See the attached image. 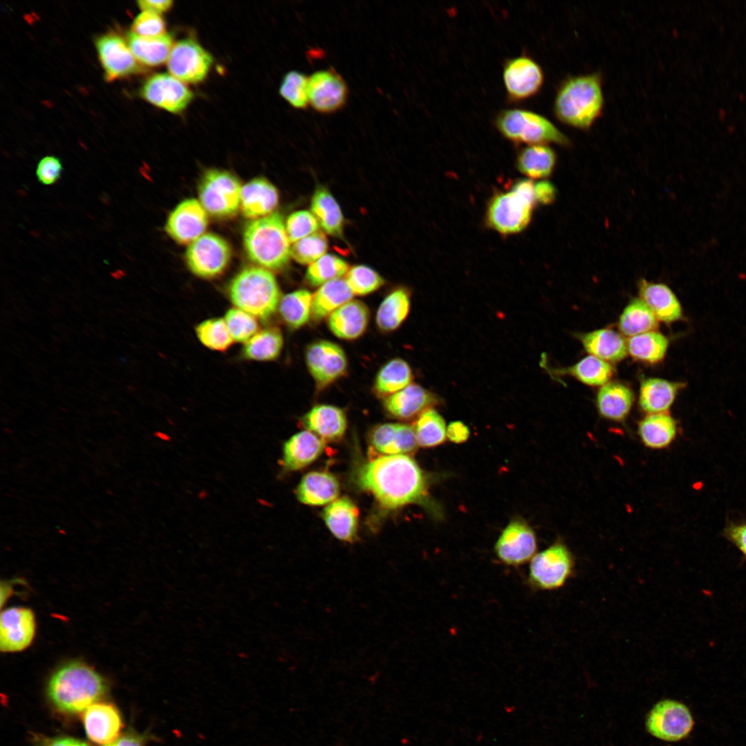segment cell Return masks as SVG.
Segmentation results:
<instances>
[{
	"mask_svg": "<svg viewBox=\"0 0 746 746\" xmlns=\"http://www.w3.org/2000/svg\"><path fill=\"white\" fill-rule=\"evenodd\" d=\"M356 481L390 509L420 501L425 490L421 468L407 455H384L364 463L356 471Z\"/></svg>",
	"mask_w": 746,
	"mask_h": 746,
	"instance_id": "1",
	"label": "cell"
},
{
	"mask_svg": "<svg viewBox=\"0 0 746 746\" xmlns=\"http://www.w3.org/2000/svg\"><path fill=\"white\" fill-rule=\"evenodd\" d=\"M604 106L601 77L589 73L568 77L560 85L554 99L553 112L562 123L587 130L601 116Z\"/></svg>",
	"mask_w": 746,
	"mask_h": 746,
	"instance_id": "2",
	"label": "cell"
},
{
	"mask_svg": "<svg viewBox=\"0 0 746 746\" xmlns=\"http://www.w3.org/2000/svg\"><path fill=\"white\" fill-rule=\"evenodd\" d=\"M107 691L104 679L93 668L79 662L62 665L51 676L47 695L59 711L77 714L102 698Z\"/></svg>",
	"mask_w": 746,
	"mask_h": 746,
	"instance_id": "3",
	"label": "cell"
},
{
	"mask_svg": "<svg viewBox=\"0 0 746 746\" xmlns=\"http://www.w3.org/2000/svg\"><path fill=\"white\" fill-rule=\"evenodd\" d=\"M537 205L535 182L517 180L506 191H497L491 196L486 209V225L503 236L520 233L530 224Z\"/></svg>",
	"mask_w": 746,
	"mask_h": 746,
	"instance_id": "4",
	"label": "cell"
},
{
	"mask_svg": "<svg viewBox=\"0 0 746 746\" xmlns=\"http://www.w3.org/2000/svg\"><path fill=\"white\" fill-rule=\"evenodd\" d=\"M243 242L249 258L261 267L279 270L289 261L290 242L283 217L278 212L249 222Z\"/></svg>",
	"mask_w": 746,
	"mask_h": 746,
	"instance_id": "5",
	"label": "cell"
},
{
	"mask_svg": "<svg viewBox=\"0 0 746 746\" xmlns=\"http://www.w3.org/2000/svg\"><path fill=\"white\" fill-rule=\"evenodd\" d=\"M229 294L236 308L262 320L274 314L280 301L274 274L256 266L246 267L234 277Z\"/></svg>",
	"mask_w": 746,
	"mask_h": 746,
	"instance_id": "6",
	"label": "cell"
},
{
	"mask_svg": "<svg viewBox=\"0 0 746 746\" xmlns=\"http://www.w3.org/2000/svg\"><path fill=\"white\" fill-rule=\"evenodd\" d=\"M495 126L506 140L517 144L570 145L568 137L544 115L523 108L499 111Z\"/></svg>",
	"mask_w": 746,
	"mask_h": 746,
	"instance_id": "7",
	"label": "cell"
},
{
	"mask_svg": "<svg viewBox=\"0 0 746 746\" xmlns=\"http://www.w3.org/2000/svg\"><path fill=\"white\" fill-rule=\"evenodd\" d=\"M575 566L571 551L557 541L532 558L526 583L533 591L556 590L574 575Z\"/></svg>",
	"mask_w": 746,
	"mask_h": 746,
	"instance_id": "8",
	"label": "cell"
},
{
	"mask_svg": "<svg viewBox=\"0 0 746 746\" xmlns=\"http://www.w3.org/2000/svg\"><path fill=\"white\" fill-rule=\"evenodd\" d=\"M242 186L231 173L213 169L207 171L198 187L200 202L213 217L227 218L236 214L240 207Z\"/></svg>",
	"mask_w": 746,
	"mask_h": 746,
	"instance_id": "9",
	"label": "cell"
},
{
	"mask_svg": "<svg viewBox=\"0 0 746 746\" xmlns=\"http://www.w3.org/2000/svg\"><path fill=\"white\" fill-rule=\"evenodd\" d=\"M646 728L653 736L664 741L677 742L692 731L695 722L689 707L672 699L657 702L648 713Z\"/></svg>",
	"mask_w": 746,
	"mask_h": 746,
	"instance_id": "10",
	"label": "cell"
},
{
	"mask_svg": "<svg viewBox=\"0 0 746 746\" xmlns=\"http://www.w3.org/2000/svg\"><path fill=\"white\" fill-rule=\"evenodd\" d=\"M231 251L227 242L220 236L204 233L191 242L185 253L189 269L195 276L204 278L216 277L228 265Z\"/></svg>",
	"mask_w": 746,
	"mask_h": 746,
	"instance_id": "11",
	"label": "cell"
},
{
	"mask_svg": "<svg viewBox=\"0 0 746 746\" xmlns=\"http://www.w3.org/2000/svg\"><path fill=\"white\" fill-rule=\"evenodd\" d=\"M502 77L508 99L513 102L533 97L540 91L544 82L540 65L526 55L508 59L504 63Z\"/></svg>",
	"mask_w": 746,
	"mask_h": 746,
	"instance_id": "12",
	"label": "cell"
},
{
	"mask_svg": "<svg viewBox=\"0 0 746 746\" xmlns=\"http://www.w3.org/2000/svg\"><path fill=\"white\" fill-rule=\"evenodd\" d=\"M213 64L211 55L196 41L187 38L174 44L167 60L170 74L185 83L203 81Z\"/></svg>",
	"mask_w": 746,
	"mask_h": 746,
	"instance_id": "13",
	"label": "cell"
},
{
	"mask_svg": "<svg viewBox=\"0 0 746 746\" xmlns=\"http://www.w3.org/2000/svg\"><path fill=\"white\" fill-rule=\"evenodd\" d=\"M537 542L533 529L524 520L511 521L497 539L494 550L504 564L518 567L535 555Z\"/></svg>",
	"mask_w": 746,
	"mask_h": 746,
	"instance_id": "14",
	"label": "cell"
},
{
	"mask_svg": "<svg viewBox=\"0 0 746 746\" xmlns=\"http://www.w3.org/2000/svg\"><path fill=\"white\" fill-rule=\"evenodd\" d=\"M305 362L320 390L341 377L347 367L343 350L338 345L325 340L316 341L307 347Z\"/></svg>",
	"mask_w": 746,
	"mask_h": 746,
	"instance_id": "15",
	"label": "cell"
},
{
	"mask_svg": "<svg viewBox=\"0 0 746 746\" xmlns=\"http://www.w3.org/2000/svg\"><path fill=\"white\" fill-rule=\"evenodd\" d=\"M149 103L172 113L183 111L193 98V92L174 76L158 73L150 77L141 89Z\"/></svg>",
	"mask_w": 746,
	"mask_h": 746,
	"instance_id": "16",
	"label": "cell"
},
{
	"mask_svg": "<svg viewBox=\"0 0 746 746\" xmlns=\"http://www.w3.org/2000/svg\"><path fill=\"white\" fill-rule=\"evenodd\" d=\"M95 44L107 82L143 71L142 65L119 35H104L96 40Z\"/></svg>",
	"mask_w": 746,
	"mask_h": 746,
	"instance_id": "17",
	"label": "cell"
},
{
	"mask_svg": "<svg viewBox=\"0 0 746 746\" xmlns=\"http://www.w3.org/2000/svg\"><path fill=\"white\" fill-rule=\"evenodd\" d=\"M347 93L345 80L332 68L317 70L309 77V103L320 113H329L341 108Z\"/></svg>",
	"mask_w": 746,
	"mask_h": 746,
	"instance_id": "18",
	"label": "cell"
},
{
	"mask_svg": "<svg viewBox=\"0 0 746 746\" xmlns=\"http://www.w3.org/2000/svg\"><path fill=\"white\" fill-rule=\"evenodd\" d=\"M207 224V212L199 201L190 198L181 202L171 212L165 231L175 242L191 244L203 235Z\"/></svg>",
	"mask_w": 746,
	"mask_h": 746,
	"instance_id": "19",
	"label": "cell"
},
{
	"mask_svg": "<svg viewBox=\"0 0 746 746\" xmlns=\"http://www.w3.org/2000/svg\"><path fill=\"white\" fill-rule=\"evenodd\" d=\"M36 629L33 612L28 608L15 606L1 614L0 647L4 652L21 651L32 643Z\"/></svg>",
	"mask_w": 746,
	"mask_h": 746,
	"instance_id": "20",
	"label": "cell"
},
{
	"mask_svg": "<svg viewBox=\"0 0 746 746\" xmlns=\"http://www.w3.org/2000/svg\"><path fill=\"white\" fill-rule=\"evenodd\" d=\"M84 726L90 740L100 745L115 740L122 727L121 716L112 705L95 702L84 711Z\"/></svg>",
	"mask_w": 746,
	"mask_h": 746,
	"instance_id": "21",
	"label": "cell"
},
{
	"mask_svg": "<svg viewBox=\"0 0 746 746\" xmlns=\"http://www.w3.org/2000/svg\"><path fill=\"white\" fill-rule=\"evenodd\" d=\"M278 200L276 187L267 179L257 178L242 187L240 209L245 217L255 220L274 213Z\"/></svg>",
	"mask_w": 746,
	"mask_h": 746,
	"instance_id": "22",
	"label": "cell"
},
{
	"mask_svg": "<svg viewBox=\"0 0 746 746\" xmlns=\"http://www.w3.org/2000/svg\"><path fill=\"white\" fill-rule=\"evenodd\" d=\"M325 442L309 430L301 431L291 437L283 445V470L295 471L309 465L323 452Z\"/></svg>",
	"mask_w": 746,
	"mask_h": 746,
	"instance_id": "23",
	"label": "cell"
},
{
	"mask_svg": "<svg viewBox=\"0 0 746 746\" xmlns=\"http://www.w3.org/2000/svg\"><path fill=\"white\" fill-rule=\"evenodd\" d=\"M370 442L384 455H405L414 451L418 446L414 428L395 423L374 427L370 433Z\"/></svg>",
	"mask_w": 746,
	"mask_h": 746,
	"instance_id": "24",
	"label": "cell"
},
{
	"mask_svg": "<svg viewBox=\"0 0 746 746\" xmlns=\"http://www.w3.org/2000/svg\"><path fill=\"white\" fill-rule=\"evenodd\" d=\"M369 318L370 312L366 305L359 300H351L328 316L327 325L338 338L353 340L365 332Z\"/></svg>",
	"mask_w": 746,
	"mask_h": 746,
	"instance_id": "25",
	"label": "cell"
},
{
	"mask_svg": "<svg viewBox=\"0 0 746 746\" xmlns=\"http://www.w3.org/2000/svg\"><path fill=\"white\" fill-rule=\"evenodd\" d=\"M303 426L325 441L340 439L347 428V417L341 408L327 404L314 406L301 419Z\"/></svg>",
	"mask_w": 746,
	"mask_h": 746,
	"instance_id": "26",
	"label": "cell"
},
{
	"mask_svg": "<svg viewBox=\"0 0 746 746\" xmlns=\"http://www.w3.org/2000/svg\"><path fill=\"white\" fill-rule=\"evenodd\" d=\"M435 403L434 396L419 385L410 383L383 400V406L392 416L408 419L418 417Z\"/></svg>",
	"mask_w": 746,
	"mask_h": 746,
	"instance_id": "27",
	"label": "cell"
},
{
	"mask_svg": "<svg viewBox=\"0 0 746 746\" xmlns=\"http://www.w3.org/2000/svg\"><path fill=\"white\" fill-rule=\"evenodd\" d=\"M322 517L337 539L353 542L357 538L358 509L347 497L337 498L323 510Z\"/></svg>",
	"mask_w": 746,
	"mask_h": 746,
	"instance_id": "28",
	"label": "cell"
},
{
	"mask_svg": "<svg viewBox=\"0 0 746 746\" xmlns=\"http://www.w3.org/2000/svg\"><path fill=\"white\" fill-rule=\"evenodd\" d=\"M638 288L640 298L650 307L658 320L670 323L682 318L681 305L668 286L642 279Z\"/></svg>",
	"mask_w": 746,
	"mask_h": 746,
	"instance_id": "29",
	"label": "cell"
},
{
	"mask_svg": "<svg viewBox=\"0 0 746 746\" xmlns=\"http://www.w3.org/2000/svg\"><path fill=\"white\" fill-rule=\"evenodd\" d=\"M339 492V483L333 475L325 471H312L301 479L296 496L303 504L321 506L336 499Z\"/></svg>",
	"mask_w": 746,
	"mask_h": 746,
	"instance_id": "30",
	"label": "cell"
},
{
	"mask_svg": "<svg viewBox=\"0 0 746 746\" xmlns=\"http://www.w3.org/2000/svg\"><path fill=\"white\" fill-rule=\"evenodd\" d=\"M557 155L547 144L526 145L517 153L515 166L518 171L530 180H544L556 165Z\"/></svg>",
	"mask_w": 746,
	"mask_h": 746,
	"instance_id": "31",
	"label": "cell"
},
{
	"mask_svg": "<svg viewBox=\"0 0 746 746\" xmlns=\"http://www.w3.org/2000/svg\"><path fill=\"white\" fill-rule=\"evenodd\" d=\"M685 383L658 378L644 380L640 385L639 403L649 414L666 412Z\"/></svg>",
	"mask_w": 746,
	"mask_h": 746,
	"instance_id": "32",
	"label": "cell"
},
{
	"mask_svg": "<svg viewBox=\"0 0 746 746\" xmlns=\"http://www.w3.org/2000/svg\"><path fill=\"white\" fill-rule=\"evenodd\" d=\"M580 339L588 353L606 362L619 361L628 353L624 338L612 329L595 330L582 335Z\"/></svg>",
	"mask_w": 746,
	"mask_h": 746,
	"instance_id": "33",
	"label": "cell"
},
{
	"mask_svg": "<svg viewBox=\"0 0 746 746\" xmlns=\"http://www.w3.org/2000/svg\"><path fill=\"white\" fill-rule=\"evenodd\" d=\"M128 45L141 65L157 66L168 60L174 45L171 35L157 37H143L130 32L127 35Z\"/></svg>",
	"mask_w": 746,
	"mask_h": 746,
	"instance_id": "34",
	"label": "cell"
},
{
	"mask_svg": "<svg viewBox=\"0 0 746 746\" xmlns=\"http://www.w3.org/2000/svg\"><path fill=\"white\" fill-rule=\"evenodd\" d=\"M638 432L645 446L662 449L668 447L676 439L677 423L666 412L651 414L639 423Z\"/></svg>",
	"mask_w": 746,
	"mask_h": 746,
	"instance_id": "35",
	"label": "cell"
},
{
	"mask_svg": "<svg viewBox=\"0 0 746 746\" xmlns=\"http://www.w3.org/2000/svg\"><path fill=\"white\" fill-rule=\"evenodd\" d=\"M354 294L345 279L338 278L321 285L313 295L312 316L319 321L350 301Z\"/></svg>",
	"mask_w": 746,
	"mask_h": 746,
	"instance_id": "36",
	"label": "cell"
},
{
	"mask_svg": "<svg viewBox=\"0 0 746 746\" xmlns=\"http://www.w3.org/2000/svg\"><path fill=\"white\" fill-rule=\"evenodd\" d=\"M633 402V394L626 385L618 383H607L600 389L597 396V407L600 414L606 419L621 421L628 415Z\"/></svg>",
	"mask_w": 746,
	"mask_h": 746,
	"instance_id": "37",
	"label": "cell"
},
{
	"mask_svg": "<svg viewBox=\"0 0 746 746\" xmlns=\"http://www.w3.org/2000/svg\"><path fill=\"white\" fill-rule=\"evenodd\" d=\"M311 210L327 233L342 237L343 216L338 202L326 188L321 186L316 189L312 198Z\"/></svg>",
	"mask_w": 746,
	"mask_h": 746,
	"instance_id": "38",
	"label": "cell"
},
{
	"mask_svg": "<svg viewBox=\"0 0 746 746\" xmlns=\"http://www.w3.org/2000/svg\"><path fill=\"white\" fill-rule=\"evenodd\" d=\"M410 307L409 292L403 288L394 290L380 304L376 316L379 328L384 332L397 329L407 318Z\"/></svg>",
	"mask_w": 746,
	"mask_h": 746,
	"instance_id": "39",
	"label": "cell"
},
{
	"mask_svg": "<svg viewBox=\"0 0 746 746\" xmlns=\"http://www.w3.org/2000/svg\"><path fill=\"white\" fill-rule=\"evenodd\" d=\"M412 379V370L408 363L401 358H394L378 372L374 389L377 395L385 398L410 385Z\"/></svg>",
	"mask_w": 746,
	"mask_h": 746,
	"instance_id": "40",
	"label": "cell"
},
{
	"mask_svg": "<svg viewBox=\"0 0 746 746\" xmlns=\"http://www.w3.org/2000/svg\"><path fill=\"white\" fill-rule=\"evenodd\" d=\"M657 318L641 299L635 298L625 307L619 321V328L627 336H634L653 331L657 327Z\"/></svg>",
	"mask_w": 746,
	"mask_h": 746,
	"instance_id": "41",
	"label": "cell"
},
{
	"mask_svg": "<svg viewBox=\"0 0 746 746\" xmlns=\"http://www.w3.org/2000/svg\"><path fill=\"white\" fill-rule=\"evenodd\" d=\"M312 299L313 295L307 289H298L282 298L278 310L287 325L296 329L308 322L312 316Z\"/></svg>",
	"mask_w": 746,
	"mask_h": 746,
	"instance_id": "42",
	"label": "cell"
},
{
	"mask_svg": "<svg viewBox=\"0 0 746 746\" xmlns=\"http://www.w3.org/2000/svg\"><path fill=\"white\" fill-rule=\"evenodd\" d=\"M283 345L280 331L276 327L260 330L245 343L243 355L251 360L267 361L278 358Z\"/></svg>",
	"mask_w": 746,
	"mask_h": 746,
	"instance_id": "43",
	"label": "cell"
},
{
	"mask_svg": "<svg viewBox=\"0 0 746 746\" xmlns=\"http://www.w3.org/2000/svg\"><path fill=\"white\" fill-rule=\"evenodd\" d=\"M627 343L628 352L633 358L656 363L664 358L669 341L662 334L651 331L631 337Z\"/></svg>",
	"mask_w": 746,
	"mask_h": 746,
	"instance_id": "44",
	"label": "cell"
},
{
	"mask_svg": "<svg viewBox=\"0 0 746 746\" xmlns=\"http://www.w3.org/2000/svg\"><path fill=\"white\" fill-rule=\"evenodd\" d=\"M414 430L418 445L429 448L442 443L446 437V423L434 410L428 408L417 418Z\"/></svg>",
	"mask_w": 746,
	"mask_h": 746,
	"instance_id": "45",
	"label": "cell"
},
{
	"mask_svg": "<svg viewBox=\"0 0 746 746\" xmlns=\"http://www.w3.org/2000/svg\"><path fill=\"white\" fill-rule=\"evenodd\" d=\"M347 271L348 265L344 260L328 254L308 267L305 279L309 285L321 287L327 282L341 278Z\"/></svg>",
	"mask_w": 746,
	"mask_h": 746,
	"instance_id": "46",
	"label": "cell"
},
{
	"mask_svg": "<svg viewBox=\"0 0 746 746\" xmlns=\"http://www.w3.org/2000/svg\"><path fill=\"white\" fill-rule=\"evenodd\" d=\"M589 385H604L613 374V368L607 362L594 356H589L574 365L564 370Z\"/></svg>",
	"mask_w": 746,
	"mask_h": 746,
	"instance_id": "47",
	"label": "cell"
},
{
	"mask_svg": "<svg viewBox=\"0 0 746 746\" xmlns=\"http://www.w3.org/2000/svg\"><path fill=\"white\" fill-rule=\"evenodd\" d=\"M200 341L207 347L224 351L233 342L222 318H211L199 324L195 329Z\"/></svg>",
	"mask_w": 746,
	"mask_h": 746,
	"instance_id": "48",
	"label": "cell"
},
{
	"mask_svg": "<svg viewBox=\"0 0 746 746\" xmlns=\"http://www.w3.org/2000/svg\"><path fill=\"white\" fill-rule=\"evenodd\" d=\"M308 79L304 73L291 70L284 76L280 86V95L296 108H304L309 104Z\"/></svg>",
	"mask_w": 746,
	"mask_h": 746,
	"instance_id": "49",
	"label": "cell"
},
{
	"mask_svg": "<svg viewBox=\"0 0 746 746\" xmlns=\"http://www.w3.org/2000/svg\"><path fill=\"white\" fill-rule=\"evenodd\" d=\"M327 247L325 236L317 231L294 243L291 256L301 265H311L325 255Z\"/></svg>",
	"mask_w": 746,
	"mask_h": 746,
	"instance_id": "50",
	"label": "cell"
},
{
	"mask_svg": "<svg viewBox=\"0 0 746 746\" xmlns=\"http://www.w3.org/2000/svg\"><path fill=\"white\" fill-rule=\"evenodd\" d=\"M345 280L354 295L359 296L372 293L385 283L376 271L365 265L352 267L347 271Z\"/></svg>",
	"mask_w": 746,
	"mask_h": 746,
	"instance_id": "51",
	"label": "cell"
},
{
	"mask_svg": "<svg viewBox=\"0 0 746 746\" xmlns=\"http://www.w3.org/2000/svg\"><path fill=\"white\" fill-rule=\"evenodd\" d=\"M254 316L238 308L230 309L224 321L233 341L247 342L257 333L258 323Z\"/></svg>",
	"mask_w": 746,
	"mask_h": 746,
	"instance_id": "52",
	"label": "cell"
},
{
	"mask_svg": "<svg viewBox=\"0 0 746 746\" xmlns=\"http://www.w3.org/2000/svg\"><path fill=\"white\" fill-rule=\"evenodd\" d=\"M319 223L312 213L305 211H297L291 213L285 223L287 233L291 243L317 232Z\"/></svg>",
	"mask_w": 746,
	"mask_h": 746,
	"instance_id": "53",
	"label": "cell"
},
{
	"mask_svg": "<svg viewBox=\"0 0 746 746\" xmlns=\"http://www.w3.org/2000/svg\"><path fill=\"white\" fill-rule=\"evenodd\" d=\"M131 32L143 37L162 36L166 34L165 21L158 14L144 11L134 19Z\"/></svg>",
	"mask_w": 746,
	"mask_h": 746,
	"instance_id": "54",
	"label": "cell"
},
{
	"mask_svg": "<svg viewBox=\"0 0 746 746\" xmlns=\"http://www.w3.org/2000/svg\"><path fill=\"white\" fill-rule=\"evenodd\" d=\"M62 170V164L59 158L51 155L46 156L38 163L36 175L42 184L51 185L59 180Z\"/></svg>",
	"mask_w": 746,
	"mask_h": 746,
	"instance_id": "55",
	"label": "cell"
},
{
	"mask_svg": "<svg viewBox=\"0 0 746 746\" xmlns=\"http://www.w3.org/2000/svg\"><path fill=\"white\" fill-rule=\"evenodd\" d=\"M723 535L738 549L746 560V522H729L725 527Z\"/></svg>",
	"mask_w": 746,
	"mask_h": 746,
	"instance_id": "56",
	"label": "cell"
},
{
	"mask_svg": "<svg viewBox=\"0 0 746 746\" xmlns=\"http://www.w3.org/2000/svg\"><path fill=\"white\" fill-rule=\"evenodd\" d=\"M535 189L538 204L546 205L551 204L556 196V189L554 185L546 180H538L535 182Z\"/></svg>",
	"mask_w": 746,
	"mask_h": 746,
	"instance_id": "57",
	"label": "cell"
},
{
	"mask_svg": "<svg viewBox=\"0 0 746 746\" xmlns=\"http://www.w3.org/2000/svg\"><path fill=\"white\" fill-rule=\"evenodd\" d=\"M446 436L453 443H463L469 438L470 430L467 425L461 421H452L448 425Z\"/></svg>",
	"mask_w": 746,
	"mask_h": 746,
	"instance_id": "58",
	"label": "cell"
},
{
	"mask_svg": "<svg viewBox=\"0 0 746 746\" xmlns=\"http://www.w3.org/2000/svg\"><path fill=\"white\" fill-rule=\"evenodd\" d=\"M36 746H89L80 740L66 736L39 738Z\"/></svg>",
	"mask_w": 746,
	"mask_h": 746,
	"instance_id": "59",
	"label": "cell"
},
{
	"mask_svg": "<svg viewBox=\"0 0 746 746\" xmlns=\"http://www.w3.org/2000/svg\"><path fill=\"white\" fill-rule=\"evenodd\" d=\"M146 741L144 735L130 731L118 736L115 740L105 746H145Z\"/></svg>",
	"mask_w": 746,
	"mask_h": 746,
	"instance_id": "60",
	"label": "cell"
},
{
	"mask_svg": "<svg viewBox=\"0 0 746 746\" xmlns=\"http://www.w3.org/2000/svg\"><path fill=\"white\" fill-rule=\"evenodd\" d=\"M171 0H140L137 1L139 8L144 12L161 14L169 10L173 6Z\"/></svg>",
	"mask_w": 746,
	"mask_h": 746,
	"instance_id": "61",
	"label": "cell"
},
{
	"mask_svg": "<svg viewBox=\"0 0 746 746\" xmlns=\"http://www.w3.org/2000/svg\"><path fill=\"white\" fill-rule=\"evenodd\" d=\"M4 430H5V431H6V432H8V433H9V434H11V433H12V430H9V429H8V428H5Z\"/></svg>",
	"mask_w": 746,
	"mask_h": 746,
	"instance_id": "62",
	"label": "cell"
},
{
	"mask_svg": "<svg viewBox=\"0 0 746 746\" xmlns=\"http://www.w3.org/2000/svg\"><path fill=\"white\" fill-rule=\"evenodd\" d=\"M112 492V491H110V490H107V493H108V494H111V495H113V492Z\"/></svg>",
	"mask_w": 746,
	"mask_h": 746,
	"instance_id": "63",
	"label": "cell"
}]
</instances>
